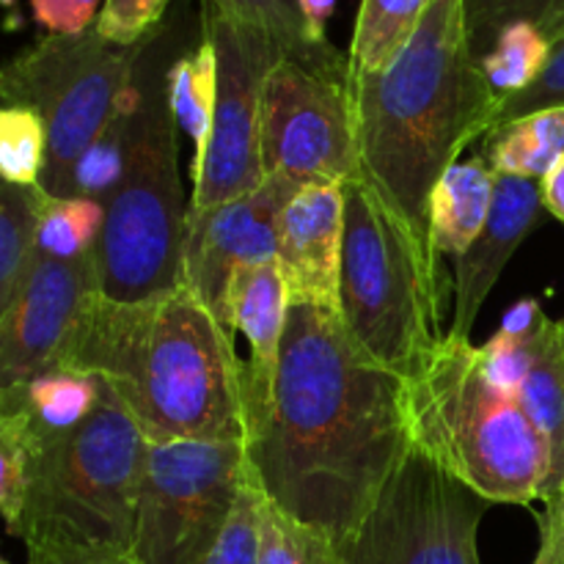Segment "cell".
<instances>
[{
    "label": "cell",
    "instance_id": "obj_1",
    "mask_svg": "<svg viewBox=\"0 0 564 564\" xmlns=\"http://www.w3.org/2000/svg\"><path fill=\"white\" fill-rule=\"evenodd\" d=\"M411 449L405 378L352 339L339 308L290 301L273 394L246 435L264 499L341 551Z\"/></svg>",
    "mask_w": 564,
    "mask_h": 564
},
{
    "label": "cell",
    "instance_id": "obj_2",
    "mask_svg": "<svg viewBox=\"0 0 564 564\" xmlns=\"http://www.w3.org/2000/svg\"><path fill=\"white\" fill-rule=\"evenodd\" d=\"M350 99L356 180L367 182L433 248L435 185L468 143L488 135L499 110L471 50L466 0H438L386 69L350 72Z\"/></svg>",
    "mask_w": 564,
    "mask_h": 564
},
{
    "label": "cell",
    "instance_id": "obj_3",
    "mask_svg": "<svg viewBox=\"0 0 564 564\" xmlns=\"http://www.w3.org/2000/svg\"><path fill=\"white\" fill-rule=\"evenodd\" d=\"M231 334L185 284L141 303L99 295L66 369L102 380L152 441H246Z\"/></svg>",
    "mask_w": 564,
    "mask_h": 564
},
{
    "label": "cell",
    "instance_id": "obj_4",
    "mask_svg": "<svg viewBox=\"0 0 564 564\" xmlns=\"http://www.w3.org/2000/svg\"><path fill=\"white\" fill-rule=\"evenodd\" d=\"M405 386L416 449L490 505L545 501L549 446L518 394L490 383L471 339L446 336Z\"/></svg>",
    "mask_w": 564,
    "mask_h": 564
},
{
    "label": "cell",
    "instance_id": "obj_5",
    "mask_svg": "<svg viewBox=\"0 0 564 564\" xmlns=\"http://www.w3.org/2000/svg\"><path fill=\"white\" fill-rule=\"evenodd\" d=\"M339 314L352 339L405 380L446 339L441 257L361 180L345 185Z\"/></svg>",
    "mask_w": 564,
    "mask_h": 564
},
{
    "label": "cell",
    "instance_id": "obj_6",
    "mask_svg": "<svg viewBox=\"0 0 564 564\" xmlns=\"http://www.w3.org/2000/svg\"><path fill=\"white\" fill-rule=\"evenodd\" d=\"M147 433L105 386L91 416L44 433L31 488L9 534L22 543H66L132 554Z\"/></svg>",
    "mask_w": 564,
    "mask_h": 564
},
{
    "label": "cell",
    "instance_id": "obj_7",
    "mask_svg": "<svg viewBox=\"0 0 564 564\" xmlns=\"http://www.w3.org/2000/svg\"><path fill=\"white\" fill-rule=\"evenodd\" d=\"M132 119L124 174L105 204L94 248L99 295L141 303L180 286L187 209L180 182V141L169 102V77L147 80Z\"/></svg>",
    "mask_w": 564,
    "mask_h": 564
},
{
    "label": "cell",
    "instance_id": "obj_8",
    "mask_svg": "<svg viewBox=\"0 0 564 564\" xmlns=\"http://www.w3.org/2000/svg\"><path fill=\"white\" fill-rule=\"evenodd\" d=\"M147 44H113L97 28L75 36L47 33L3 66V105L33 110L47 127L42 187L50 196H72L77 163L135 83Z\"/></svg>",
    "mask_w": 564,
    "mask_h": 564
},
{
    "label": "cell",
    "instance_id": "obj_9",
    "mask_svg": "<svg viewBox=\"0 0 564 564\" xmlns=\"http://www.w3.org/2000/svg\"><path fill=\"white\" fill-rule=\"evenodd\" d=\"M246 441H152L138 488L132 560L193 564L218 540L246 488Z\"/></svg>",
    "mask_w": 564,
    "mask_h": 564
},
{
    "label": "cell",
    "instance_id": "obj_10",
    "mask_svg": "<svg viewBox=\"0 0 564 564\" xmlns=\"http://www.w3.org/2000/svg\"><path fill=\"white\" fill-rule=\"evenodd\" d=\"M490 501L413 446L391 474L341 564H482L479 523Z\"/></svg>",
    "mask_w": 564,
    "mask_h": 564
},
{
    "label": "cell",
    "instance_id": "obj_11",
    "mask_svg": "<svg viewBox=\"0 0 564 564\" xmlns=\"http://www.w3.org/2000/svg\"><path fill=\"white\" fill-rule=\"evenodd\" d=\"M202 31L218 55V102L207 149L193 158V213L235 202L264 185L262 91L286 58L270 33L202 3Z\"/></svg>",
    "mask_w": 564,
    "mask_h": 564
},
{
    "label": "cell",
    "instance_id": "obj_12",
    "mask_svg": "<svg viewBox=\"0 0 564 564\" xmlns=\"http://www.w3.org/2000/svg\"><path fill=\"white\" fill-rule=\"evenodd\" d=\"M264 176L295 185L358 176L356 121L350 99V61L303 64L281 58L262 91Z\"/></svg>",
    "mask_w": 564,
    "mask_h": 564
},
{
    "label": "cell",
    "instance_id": "obj_13",
    "mask_svg": "<svg viewBox=\"0 0 564 564\" xmlns=\"http://www.w3.org/2000/svg\"><path fill=\"white\" fill-rule=\"evenodd\" d=\"M97 297L94 253L58 259L39 251L22 290L0 312V391L69 367Z\"/></svg>",
    "mask_w": 564,
    "mask_h": 564
},
{
    "label": "cell",
    "instance_id": "obj_14",
    "mask_svg": "<svg viewBox=\"0 0 564 564\" xmlns=\"http://www.w3.org/2000/svg\"><path fill=\"white\" fill-rule=\"evenodd\" d=\"M297 187L303 185H295L284 176H268L259 191L235 202L202 213L187 209L180 284L196 292L224 319V325L231 275L242 264L275 259L279 215Z\"/></svg>",
    "mask_w": 564,
    "mask_h": 564
},
{
    "label": "cell",
    "instance_id": "obj_15",
    "mask_svg": "<svg viewBox=\"0 0 564 564\" xmlns=\"http://www.w3.org/2000/svg\"><path fill=\"white\" fill-rule=\"evenodd\" d=\"M275 242V262L284 273L290 301H314L339 308L345 185L314 182L297 187L281 209Z\"/></svg>",
    "mask_w": 564,
    "mask_h": 564
},
{
    "label": "cell",
    "instance_id": "obj_16",
    "mask_svg": "<svg viewBox=\"0 0 564 564\" xmlns=\"http://www.w3.org/2000/svg\"><path fill=\"white\" fill-rule=\"evenodd\" d=\"M543 185L540 180L496 174V196L490 218L477 240L455 264V317L446 336L471 339L479 308L494 292L512 253L543 220Z\"/></svg>",
    "mask_w": 564,
    "mask_h": 564
},
{
    "label": "cell",
    "instance_id": "obj_17",
    "mask_svg": "<svg viewBox=\"0 0 564 564\" xmlns=\"http://www.w3.org/2000/svg\"><path fill=\"white\" fill-rule=\"evenodd\" d=\"M286 314H290V290L275 259L242 264L235 270L226 292V325L231 330H242L251 347L248 361H242L246 435L251 424L259 422L273 394Z\"/></svg>",
    "mask_w": 564,
    "mask_h": 564
},
{
    "label": "cell",
    "instance_id": "obj_18",
    "mask_svg": "<svg viewBox=\"0 0 564 564\" xmlns=\"http://www.w3.org/2000/svg\"><path fill=\"white\" fill-rule=\"evenodd\" d=\"M496 171L482 154L457 160L430 198V240L438 257H463L494 209Z\"/></svg>",
    "mask_w": 564,
    "mask_h": 564
},
{
    "label": "cell",
    "instance_id": "obj_19",
    "mask_svg": "<svg viewBox=\"0 0 564 564\" xmlns=\"http://www.w3.org/2000/svg\"><path fill=\"white\" fill-rule=\"evenodd\" d=\"M518 400L551 452V488L545 505L560 499L564 482V336L562 323L549 319L538 358L523 380Z\"/></svg>",
    "mask_w": 564,
    "mask_h": 564
},
{
    "label": "cell",
    "instance_id": "obj_20",
    "mask_svg": "<svg viewBox=\"0 0 564 564\" xmlns=\"http://www.w3.org/2000/svg\"><path fill=\"white\" fill-rule=\"evenodd\" d=\"M485 141V154L496 174L545 180L564 154V108L538 110L496 127Z\"/></svg>",
    "mask_w": 564,
    "mask_h": 564
},
{
    "label": "cell",
    "instance_id": "obj_21",
    "mask_svg": "<svg viewBox=\"0 0 564 564\" xmlns=\"http://www.w3.org/2000/svg\"><path fill=\"white\" fill-rule=\"evenodd\" d=\"M438 0H361L347 61L356 75H372L397 58Z\"/></svg>",
    "mask_w": 564,
    "mask_h": 564
},
{
    "label": "cell",
    "instance_id": "obj_22",
    "mask_svg": "<svg viewBox=\"0 0 564 564\" xmlns=\"http://www.w3.org/2000/svg\"><path fill=\"white\" fill-rule=\"evenodd\" d=\"M47 191L42 185L0 187V312L25 284L39 253V224Z\"/></svg>",
    "mask_w": 564,
    "mask_h": 564
},
{
    "label": "cell",
    "instance_id": "obj_23",
    "mask_svg": "<svg viewBox=\"0 0 564 564\" xmlns=\"http://www.w3.org/2000/svg\"><path fill=\"white\" fill-rule=\"evenodd\" d=\"M105 383L77 369H50L14 389L0 391V400L20 402L50 433H64L86 422L99 405Z\"/></svg>",
    "mask_w": 564,
    "mask_h": 564
},
{
    "label": "cell",
    "instance_id": "obj_24",
    "mask_svg": "<svg viewBox=\"0 0 564 564\" xmlns=\"http://www.w3.org/2000/svg\"><path fill=\"white\" fill-rule=\"evenodd\" d=\"M165 77H169L171 113L180 130L191 135L198 158L207 149L215 102H218V55H215L213 42L202 39L193 53L174 61Z\"/></svg>",
    "mask_w": 564,
    "mask_h": 564
},
{
    "label": "cell",
    "instance_id": "obj_25",
    "mask_svg": "<svg viewBox=\"0 0 564 564\" xmlns=\"http://www.w3.org/2000/svg\"><path fill=\"white\" fill-rule=\"evenodd\" d=\"M47 430L20 402L0 400V510L6 529L14 527L31 488L39 446Z\"/></svg>",
    "mask_w": 564,
    "mask_h": 564
},
{
    "label": "cell",
    "instance_id": "obj_26",
    "mask_svg": "<svg viewBox=\"0 0 564 564\" xmlns=\"http://www.w3.org/2000/svg\"><path fill=\"white\" fill-rule=\"evenodd\" d=\"M141 75V69H138ZM138 99H141V77H135L127 97L121 99L116 113L99 132L97 141L88 147L83 160L77 163L75 182H72V196L91 198V202L108 204L110 193L119 185L121 174L127 165V152H130V135H132V119H135Z\"/></svg>",
    "mask_w": 564,
    "mask_h": 564
},
{
    "label": "cell",
    "instance_id": "obj_27",
    "mask_svg": "<svg viewBox=\"0 0 564 564\" xmlns=\"http://www.w3.org/2000/svg\"><path fill=\"white\" fill-rule=\"evenodd\" d=\"M551 50H554L551 39L529 22H516L496 36L494 47L479 58V66L499 102L527 91L543 75Z\"/></svg>",
    "mask_w": 564,
    "mask_h": 564
},
{
    "label": "cell",
    "instance_id": "obj_28",
    "mask_svg": "<svg viewBox=\"0 0 564 564\" xmlns=\"http://www.w3.org/2000/svg\"><path fill=\"white\" fill-rule=\"evenodd\" d=\"M202 3L215 6L231 20L270 33L284 50L286 58L303 61V64H325V61L345 58L334 47H314L308 42L297 0H202Z\"/></svg>",
    "mask_w": 564,
    "mask_h": 564
},
{
    "label": "cell",
    "instance_id": "obj_29",
    "mask_svg": "<svg viewBox=\"0 0 564 564\" xmlns=\"http://www.w3.org/2000/svg\"><path fill=\"white\" fill-rule=\"evenodd\" d=\"M466 22L471 50L482 58L496 36L516 22H529L551 39L564 36V0H466Z\"/></svg>",
    "mask_w": 564,
    "mask_h": 564
},
{
    "label": "cell",
    "instance_id": "obj_30",
    "mask_svg": "<svg viewBox=\"0 0 564 564\" xmlns=\"http://www.w3.org/2000/svg\"><path fill=\"white\" fill-rule=\"evenodd\" d=\"M105 226V204L83 196L44 198L39 224V251L58 259H75L94 253Z\"/></svg>",
    "mask_w": 564,
    "mask_h": 564
},
{
    "label": "cell",
    "instance_id": "obj_31",
    "mask_svg": "<svg viewBox=\"0 0 564 564\" xmlns=\"http://www.w3.org/2000/svg\"><path fill=\"white\" fill-rule=\"evenodd\" d=\"M47 169V127L28 108H0V174L11 185H42Z\"/></svg>",
    "mask_w": 564,
    "mask_h": 564
},
{
    "label": "cell",
    "instance_id": "obj_32",
    "mask_svg": "<svg viewBox=\"0 0 564 564\" xmlns=\"http://www.w3.org/2000/svg\"><path fill=\"white\" fill-rule=\"evenodd\" d=\"M259 523H262V538H259L257 564H341L339 551L328 538L281 512L264 499V494Z\"/></svg>",
    "mask_w": 564,
    "mask_h": 564
},
{
    "label": "cell",
    "instance_id": "obj_33",
    "mask_svg": "<svg viewBox=\"0 0 564 564\" xmlns=\"http://www.w3.org/2000/svg\"><path fill=\"white\" fill-rule=\"evenodd\" d=\"M259 510H262V490L248 477L224 532L193 564H257L259 538H262Z\"/></svg>",
    "mask_w": 564,
    "mask_h": 564
},
{
    "label": "cell",
    "instance_id": "obj_34",
    "mask_svg": "<svg viewBox=\"0 0 564 564\" xmlns=\"http://www.w3.org/2000/svg\"><path fill=\"white\" fill-rule=\"evenodd\" d=\"M545 325H549V317L532 334H512V330L499 328L494 339L479 347V358H482V367L488 372L490 383L510 391V394L521 391L523 380H527L529 369H532L534 358H538Z\"/></svg>",
    "mask_w": 564,
    "mask_h": 564
},
{
    "label": "cell",
    "instance_id": "obj_35",
    "mask_svg": "<svg viewBox=\"0 0 564 564\" xmlns=\"http://www.w3.org/2000/svg\"><path fill=\"white\" fill-rule=\"evenodd\" d=\"M169 0H105L99 9L97 33L113 44L135 47L152 39V31L160 25Z\"/></svg>",
    "mask_w": 564,
    "mask_h": 564
},
{
    "label": "cell",
    "instance_id": "obj_36",
    "mask_svg": "<svg viewBox=\"0 0 564 564\" xmlns=\"http://www.w3.org/2000/svg\"><path fill=\"white\" fill-rule=\"evenodd\" d=\"M549 108H564V36L560 42H554V50H551L549 66L543 69V75L527 91L499 102V110H496V119L490 130L507 124V121L523 119V116H532L538 110Z\"/></svg>",
    "mask_w": 564,
    "mask_h": 564
},
{
    "label": "cell",
    "instance_id": "obj_37",
    "mask_svg": "<svg viewBox=\"0 0 564 564\" xmlns=\"http://www.w3.org/2000/svg\"><path fill=\"white\" fill-rule=\"evenodd\" d=\"M99 0H31L33 20L55 36H75L97 25Z\"/></svg>",
    "mask_w": 564,
    "mask_h": 564
},
{
    "label": "cell",
    "instance_id": "obj_38",
    "mask_svg": "<svg viewBox=\"0 0 564 564\" xmlns=\"http://www.w3.org/2000/svg\"><path fill=\"white\" fill-rule=\"evenodd\" d=\"M28 564H138L132 554L105 549H83L66 543H31Z\"/></svg>",
    "mask_w": 564,
    "mask_h": 564
},
{
    "label": "cell",
    "instance_id": "obj_39",
    "mask_svg": "<svg viewBox=\"0 0 564 564\" xmlns=\"http://www.w3.org/2000/svg\"><path fill=\"white\" fill-rule=\"evenodd\" d=\"M532 564H564V529L560 512L551 505L540 516V551Z\"/></svg>",
    "mask_w": 564,
    "mask_h": 564
},
{
    "label": "cell",
    "instance_id": "obj_40",
    "mask_svg": "<svg viewBox=\"0 0 564 564\" xmlns=\"http://www.w3.org/2000/svg\"><path fill=\"white\" fill-rule=\"evenodd\" d=\"M301 6L303 25H306V36L314 47H330L325 28L336 11V0H297Z\"/></svg>",
    "mask_w": 564,
    "mask_h": 564
},
{
    "label": "cell",
    "instance_id": "obj_41",
    "mask_svg": "<svg viewBox=\"0 0 564 564\" xmlns=\"http://www.w3.org/2000/svg\"><path fill=\"white\" fill-rule=\"evenodd\" d=\"M540 185H543L545 213H551L556 220L564 224V154L560 158V163L545 174V180Z\"/></svg>",
    "mask_w": 564,
    "mask_h": 564
},
{
    "label": "cell",
    "instance_id": "obj_42",
    "mask_svg": "<svg viewBox=\"0 0 564 564\" xmlns=\"http://www.w3.org/2000/svg\"><path fill=\"white\" fill-rule=\"evenodd\" d=\"M551 507H554L556 512H560V521H562V529H564V496L560 501H551Z\"/></svg>",
    "mask_w": 564,
    "mask_h": 564
},
{
    "label": "cell",
    "instance_id": "obj_43",
    "mask_svg": "<svg viewBox=\"0 0 564 564\" xmlns=\"http://www.w3.org/2000/svg\"><path fill=\"white\" fill-rule=\"evenodd\" d=\"M560 323H562V336H564V319H560ZM562 496H564V482H562V494H560V499H562ZM560 499H556V501H560Z\"/></svg>",
    "mask_w": 564,
    "mask_h": 564
},
{
    "label": "cell",
    "instance_id": "obj_44",
    "mask_svg": "<svg viewBox=\"0 0 564 564\" xmlns=\"http://www.w3.org/2000/svg\"><path fill=\"white\" fill-rule=\"evenodd\" d=\"M0 564H11V562H9V560H3V562H0Z\"/></svg>",
    "mask_w": 564,
    "mask_h": 564
}]
</instances>
